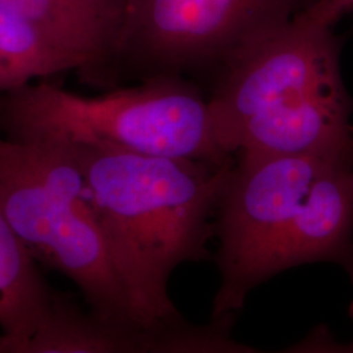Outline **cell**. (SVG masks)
I'll use <instances>...</instances> for the list:
<instances>
[{
	"mask_svg": "<svg viewBox=\"0 0 353 353\" xmlns=\"http://www.w3.org/2000/svg\"><path fill=\"white\" fill-rule=\"evenodd\" d=\"M214 240L216 322L234 323L252 290L294 267L339 265L353 284V150L236 154Z\"/></svg>",
	"mask_w": 353,
	"mask_h": 353,
	"instance_id": "obj_1",
	"label": "cell"
},
{
	"mask_svg": "<svg viewBox=\"0 0 353 353\" xmlns=\"http://www.w3.org/2000/svg\"><path fill=\"white\" fill-rule=\"evenodd\" d=\"M70 145L134 318L145 327L185 321L169 281L179 265L210 258L219 203L236 160L214 164Z\"/></svg>",
	"mask_w": 353,
	"mask_h": 353,
	"instance_id": "obj_2",
	"label": "cell"
},
{
	"mask_svg": "<svg viewBox=\"0 0 353 353\" xmlns=\"http://www.w3.org/2000/svg\"><path fill=\"white\" fill-rule=\"evenodd\" d=\"M208 103L217 139L233 156L353 150L339 42L300 14L223 64Z\"/></svg>",
	"mask_w": 353,
	"mask_h": 353,
	"instance_id": "obj_3",
	"label": "cell"
},
{
	"mask_svg": "<svg viewBox=\"0 0 353 353\" xmlns=\"http://www.w3.org/2000/svg\"><path fill=\"white\" fill-rule=\"evenodd\" d=\"M7 138L108 145L125 151L228 164L208 96L182 76H156L139 85L83 96L38 80L0 100Z\"/></svg>",
	"mask_w": 353,
	"mask_h": 353,
	"instance_id": "obj_4",
	"label": "cell"
},
{
	"mask_svg": "<svg viewBox=\"0 0 353 353\" xmlns=\"http://www.w3.org/2000/svg\"><path fill=\"white\" fill-rule=\"evenodd\" d=\"M0 210L33 258L70 279L92 313L141 326L114 270L72 145L0 138Z\"/></svg>",
	"mask_w": 353,
	"mask_h": 353,
	"instance_id": "obj_5",
	"label": "cell"
},
{
	"mask_svg": "<svg viewBox=\"0 0 353 353\" xmlns=\"http://www.w3.org/2000/svg\"><path fill=\"white\" fill-rule=\"evenodd\" d=\"M314 0H123L118 80L214 74L239 51L288 24Z\"/></svg>",
	"mask_w": 353,
	"mask_h": 353,
	"instance_id": "obj_6",
	"label": "cell"
},
{
	"mask_svg": "<svg viewBox=\"0 0 353 353\" xmlns=\"http://www.w3.org/2000/svg\"><path fill=\"white\" fill-rule=\"evenodd\" d=\"M230 335L214 322L125 325L54 296L48 316L21 353H225Z\"/></svg>",
	"mask_w": 353,
	"mask_h": 353,
	"instance_id": "obj_7",
	"label": "cell"
},
{
	"mask_svg": "<svg viewBox=\"0 0 353 353\" xmlns=\"http://www.w3.org/2000/svg\"><path fill=\"white\" fill-rule=\"evenodd\" d=\"M38 26L80 63V75L113 85L123 0H0Z\"/></svg>",
	"mask_w": 353,
	"mask_h": 353,
	"instance_id": "obj_8",
	"label": "cell"
},
{
	"mask_svg": "<svg viewBox=\"0 0 353 353\" xmlns=\"http://www.w3.org/2000/svg\"><path fill=\"white\" fill-rule=\"evenodd\" d=\"M36 263L0 210L1 353H21L50 310L54 294Z\"/></svg>",
	"mask_w": 353,
	"mask_h": 353,
	"instance_id": "obj_9",
	"label": "cell"
},
{
	"mask_svg": "<svg viewBox=\"0 0 353 353\" xmlns=\"http://www.w3.org/2000/svg\"><path fill=\"white\" fill-rule=\"evenodd\" d=\"M67 71L80 72L75 57L38 26L0 4V93Z\"/></svg>",
	"mask_w": 353,
	"mask_h": 353,
	"instance_id": "obj_10",
	"label": "cell"
},
{
	"mask_svg": "<svg viewBox=\"0 0 353 353\" xmlns=\"http://www.w3.org/2000/svg\"><path fill=\"white\" fill-rule=\"evenodd\" d=\"M353 10V0H314L300 16L319 26L332 28L344 14Z\"/></svg>",
	"mask_w": 353,
	"mask_h": 353,
	"instance_id": "obj_11",
	"label": "cell"
},
{
	"mask_svg": "<svg viewBox=\"0 0 353 353\" xmlns=\"http://www.w3.org/2000/svg\"><path fill=\"white\" fill-rule=\"evenodd\" d=\"M351 314L353 316V305L351 307ZM307 347L309 348H313L312 351H318V352H353V341L351 344H339V343H335V341L327 339L326 334L322 335V336H318V339L314 338H309L307 341Z\"/></svg>",
	"mask_w": 353,
	"mask_h": 353,
	"instance_id": "obj_12",
	"label": "cell"
},
{
	"mask_svg": "<svg viewBox=\"0 0 353 353\" xmlns=\"http://www.w3.org/2000/svg\"><path fill=\"white\" fill-rule=\"evenodd\" d=\"M0 353H1V343H0Z\"/></svg>",
	"mask_w": 353,
	"mask_h": 353,
	"instance_id": "obj_13",
	"label": "cell"
}]
</instances>
